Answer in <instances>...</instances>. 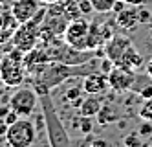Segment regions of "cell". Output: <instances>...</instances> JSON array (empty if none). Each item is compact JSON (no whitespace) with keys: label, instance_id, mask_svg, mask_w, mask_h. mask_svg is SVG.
I'll use <instances>...</instances> for the list:
<instances>
[{"label":"cell","instance_id":"obj_11","mask_svg":"<svg viewBox=\"0 0 152 147\" xmlns=\"http://www.w3.org/2000/svg\"><path fill=\"white\" fill-rule=\"evenodd\" d=\"M141 24L139 20V6H125L115 15V26L121 30H136Z\"/></svg>","mask_w":152,"mask_h":147},{"label":"cell","instance_id":"obj_12","mask_svg":"<svg viewBox=\"0 0 152 147\" xmlns=\"http://www.w3.org/2000/svg\"><path fill=\"white\" fill-rule=\"evenodd\" d=\"M103 98L101 94H84L81 105H79V114L81 116H97V112L103 107Z\"/></svg>","mask_w":152,"mask_h":147},{"label":"cell","instance_id":"obj_22","mask_svg":"<svg viewBox=\"0 0 152 147\" xmlns=\"http://www.w3.org/2000/svg\"><path fill=\"white\" fill-rule=\"evenodd\" d=\"M152 18V13L148 9H143V6H139V20L141 22H148Z\"/></svg>","mask_w":152,"mask_h":147},{"label":"cell","instance_id":"obj_21","mask_svg":"<svg viewBox=\"0 0 152 147\" xmlns=\"http://www.w3.org/2000/svg\"><path fill=\"white\" fill-rule=\"evenodd\" d=\"M77 4L83 11V15H90L94 13V6H92V0H77Z\"/></svg>","mask_w":152,"mask_h":147},{"label":"cell","instance_id":"obj_25","mask_svg":"<svg viewBox=\"0 0 152 147\" xmlns=\"http://www.w3.org/2000/svg\"><path fill=\"white\" fill-rule=\"evenodd\" d=\"M11 110V107H9V103L7 105H0V120H4L6 116H7V112Z\"/></svg>","mask_w":152,"mask_h":147},{"label":"cell","instance_id":"obj_1","mask_svg":"<svg viewBox=\"0 0 152 147\" xmlns=\"http://www.w3.org/2000/svg\"><path fill=\"white\" fill-rule=\"evenodd\" d=\"M40 101V109H42V118H44L46 123V132H48V143L53 147H61V145H70L72 138L68 136L66 127L59 116V112L53 105V99H51V92L46 94H40L39 96Z\"/></svg>","mask_w":152,"mask_h":147},{"label":"cell","instance_id":"obj_18","mask_svg":"<svg viewBox=\"0 0 152 147\" xmlns=\"http://www.w3.org/2000/svg\"><path fill=\"white\" fill-rule=\"evenodd\" d=\"M77 127L81 131V134H92L94 131V121H92V116H81L79 118V123H77Z\"/></svg>","mask_w":152,"mask_h":147},{"label":"cell","instance_id":"obj_17","mask_svg":"<svg viewBox=\"0 0 152 147\" xmlns=\"http://www.w3.org/2000/svg\"><path fill=\"white\" fill-rule=\"evenodd\" d=\"M139 118L143 121H152V98L143 99V103L139 107Z\"/></svg>","mask_w":152,"mask_h":147},{"label":"cell","instance_id":"obj_13","mask_svg":"<svg viewBox=\"0 0 152 147\" xmlns=\"http://www.w3.org/2000/svg\"><path fill=\"white\" fill-rule=\"evenodd\" d=\"M18 28V20L13 17V13H0V44L6 41H11L15 30Z\"/></svg>","mask_w":152,"mask_h":147},{"label":"cell","instance_id":"obj_26","mask_svg":"<svg viewBox=\"0 0 152 147\" xmlns=\"http://www.w3.org/2000/svg\"><path fill=\"white\" fill-rule=\"evenodd\" d=\"M123 2L128 4V6H145L147 0H123Z\"/></svg>","mask_w":152,"mask_h":147},{"label":"cell","instance_id":"obj_9","mask_svg":"<svg viewBox=\"0 0 152 147\" xmlns=\"http://www.w3.org/2000/svg\"><path fill=\"white\" fill-rule=\"evenodd\" d=\"M132 41H130L128 37L125 35H114L112 39H108L106 44H104V57H108L114 64H117L119 61H121L123 53L132 46Z\"/></svg>","mask_w":152,"mask_h":147},{"label":"cell","instance_id":"obj_20","mask_svg":"<svg viewBox=\"0 0 152 147\" xmlns=\"http://www.w3.org/2000/svg\"><path fill=\"white\" fill-rule=\"evenodd\" d=\"M137 132H139V136H152V121H143L139 125V129H137Z\"/></svg>","mask_w":152,"mask_h":147},{"label":"cell","instance_id":"obj_4","mask_svg":"<svg viewBox=\"0 0 152 147\" xmlns=\"http://www.w3.org/2000/svg\"><path fill=\"white\" fill-rule=\"evenodd\" d=\"M37 127L35 121L29 118H18L15 123L7 127L6 132V143L11 147H29L37 142Z\"/></svg>","mask_w":152,"mask_h":147},{"label":"cell","instance_id":"obj_14","mask_svg":"<svg viewBox=\"0 0 152 147\" xmlns=\"http://www.w3.org/2000/svg\"><path fill=\"white\" fill-rule=\"evenodd\" d=\"M117 66H125V68L134 70V72H137L141 66H143V57H141V53L136 50L134 44L123 53V57H121V61L117 63Z\"/></svg>","mask_w":152,"mask_h":147},{"label":"cell","instance_id":"obj_16","mask_svg":"<svg viewBox=\"0 0 152 147\" xmlns=\"http://www.w3.org/2000/svg\"><path fill=\"white\" fill-rule=\"evenodd\" d=\"M115 2H117V0H92V6H94L95 13L104 15V13H112Z\"/></svg>","mask_w":152,"mask_h":147},{"label":"cell","instance_id":"obj_8","mask_svg":"<svg viewBox=\"0 0 152 147\" xmlns=\"http://www.w3.org/2000/svg\"><path fill=\"white\" fill-rule=\"evenodd\" d=\"M42 6L44 4L40 0H15L11 4V7H9V11L18 20V24H22V22H28V20L33 18L40 11Z\"/></svg>","mask_w":152,"mask_h":147},{"label":"cell","instance_id":"obj_19","mask_svg":"<svg viewBox=\"0 0 152 147\" xmlns=\"http://www.w3.org/2000/svg\"><path fill=\"white\" fill-rule=\"evenodd\" d=\"M123 143H125V145H132V147H139V145H141V136H139V132H130L128 136H125Z\"/></svg>","mask_w":152,"mask_h":147},{"label":"cell","instance_id":"obj_6","mask_svg":"<svg viewBox=\"0 0 152 147\" xmlns=\"http://www.w3.org/2000/svg\"><path fill=\"white\" fill-rule=\"evenodd\" d=\"M88 33H90V22H86L81 17V18H75V20L68 22L66 31H64V41L72 48L88 52Z\"/></svg>","mask_w":152,"mask_h":147},{"label":"cell","instance_id":"obj_15","mask_svg":"<svg viewBox=\"0 0 152 147\" xmlns=\"http://www.w3.org/2000/svg\"><path fill=\"white\" fill-rule=\"evenodd\" d=\"M97 121H99V125L106 127V125H112V123L117 121V110L110 105V103H103L101 110L97 112Z\"/></svg>","mask_w":152,"mask_h":147},{"label":"cell","instance_id":"obj_23","mask_svg":"<svg viewBox=\"0 0 152 147\" xmlns=\"http://www.w3.org/2000/svg\"><path fill=\"white\" fill-rule=\"evenodd\" d=\"M114 66H115V64H114V63H112L110 59L106 57V59L103 61V64H101V72H103V74H108V72H110V70L114 68Z\"/></svg>","mask_w":152,"mask_h":147},{"label":"cell","instance_id":"obj_3","mask_svg":"<svg viewBox=\"0 0 152 147\" xmlns=\"http://www.w3.org/2000/svg\"><path fill=\"white\" fill-rule=\"evenodd\" d=\"M44 18H46V7H40V11L31 20L18 24V28L15 30L13 37H11L13 48L22 50L24 53L29 52V50H33L40 42V28H42Z\"/></svg>","mask_w":152,"mask_h":147},{"label":"cell","instance_id":"obj_7","mask_svg":"<svg viewBox=\"0 0 152 147\" xmlns=\"http://www.w3.org/2000/svg\"><path fill=\"white\" fill-rule=\"evenodd\" d=\"M108 75V83L110 88L115 92H126V90H132L134 81H136V72L128 70L125 66H114V68L106 74Z\"/></svg>","mask_w":152,"mask_h":147},{"label":"cell","instance_id":"obj_2","mask_svg":"<svg viewBox=\"0 0 152 147\" xmlns=\"http://www.w3.org/2000/svg\"><path fill=\"white\" fill-rule=\"evenodd\" d=\"M24 55L26 53L22 50L13 48L0 57V81L6 86L17 88L20 85H24L26 75H28Z\"/></svg>","mask_w":152,"mask_h":147},{"label":"cell","instance_id":"obj_10","mask_svg":"<svg viewBox=\"0 0 152 147\" xmlns=\"http://www.w3.org/2000/svg\"><path fill=\"white\" fill-rule=\"evenodd\" d=\"M110 88L108 75L103 72H92L83 77V90L84 94H103Z\"/></svg>","mask_w":152,"mask_h":147},{"label":"cell","instance_id":"obj_24","mask_svg":"<svg viewBox=\"0 0 152 147\" xmlns=\"http://www.w3.org/2000/svg\"><path fill=\"white\" fill-rule=\"evenodd\" d=\"M139 96L143 98V99H147V98H152V85H148V86H143L139 90Z\"/></svg>","mask_w":152,"mask_h":147},{"label":"cell","instance_id":"obj_28","mask_svg":"<svg viewBox=\"0 0 152 147\" xmlns=\"http://www.w3.org/2000/svg\"><path fill=\"white\" fill-rule=\"evenodd\" d=\"M44 6H50V4H53V2H57V0H40Z\"/></svg>","mask_w":152,"mask_h":147},{"label":"cell","instance_id":"obj_27","mask_svg":"<svg viewBox=\"0 0 152 147\" xmlns=\"http://www.w3.org/2000/svg\"><path fill=\"white\" fill-rule=\"evenodd\" d=\"M147 75L152 79V57L148 59V63H147Z\"/></svg>","mask_w":152,"mask_h":147},{"label":"cell","instance_id":"obj_5","mask_svg":"<svg viewBox=\"0 0 152 147\" xmlns=\"http://www.w3.org/2000/svg\"><path fill=\"white\" fill-rule=\"evenodd\" d=\"M39 103V94L33 86H22L20 85L9 98V107L15 110L20 118H31Z\"/></svg>","mask_w":152,"mask_h":147}]
</instances>
